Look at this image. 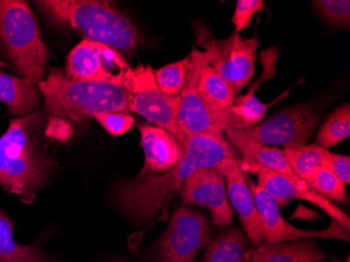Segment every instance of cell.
I'll list each match as a JSON object with an SVG mask.
<instances>
[{"label":"cell","instance_id":"23","mask_svg":"<svg viewBox=\"0 0 350 262\" xmlns=\"http://www.w3.org/2000/svg\"><path fill=\"white\" fill-rule=\"evenodd\" d=\"M282 151L295 174L304 182L329 163V151L320 145L299 146Z\"/></svg>","mask_w":350,"mask_h":262},{"label":"cell","instance_id":"15","mask_svg":"<svg viewBox=\"0 0 350 262\" xmlns=\"http://www.w3.org/2000/svg\"><path fill=\"white\" fill-rule=\"evenodd\" d=\"M219 170L225 176L230 204L237 212L243 231L254 246L262 244L265 242L262 222L247 186L241 157L226 161Z\"/></svg>","mask_w":350,"mask_h":262},{"label":"cell","instance_id":"14","mask_svg":"<svg viewBox=\"0 0 350 262\" xmlns=\"http://www.w3.org/2000/svg\"><path fill=\"white\" fill-rule=\"evenodd\" d=\"M249 171L256 173L258 186L272 196L279 208H284L293 200H306L321 208L332 220L349 232L350 220L345 213L329 200L312 190L302 179L286 176L263 167H252Z\"/></svg>","mask_w":350,"mask_h":262},{"label":"cell","instance_id":"3","mask_svg":"<svg viewBox=\"0 0 350 262\" xmlns=\"http://www.w3.org/2000/svg\"><path fill=\"white\" fill-rule=\"evenodd\" d=\"M38 88L46 116L45 135L54 139H68L70 123H83L96 114L131 112L125 86L72 80L60 68H51Z\"/></svg>","mask_w":350,"mask_h":262},{"label":"cell","instance_id":"12","mask_svg":"<svg viewBox=\"0 0 350 262\" xmlns=\"http://www.w3.org/2000/svg\"><path fill=\"white\" fill-rule=\"evenodd\" d=\"M247 183L262 222L265 242L276 244L294 241L299 238H338L349 241V232L346 231L335 220H332L328 228L320 231H308L293 226L282 218L280 208L271 195L267 194L258 185L252 182L251 179H247Z\"/></svg>","mask_w":350,"mask_h":262},{"label":"cell","instance_id":"16","mask_svg":"<svg viewBox=\"0 0 350 262\" xmlns=\"http://www.w3.org/2000/svg\"><path fill=\"white\" fill-rule=\"evenodd\" d=\"M144 165L137 175L162 173L178 163L183 155L182 144L167 130L144 124L139 127Z\"/></svg>","mask_w":350,"mask_h":262},{"label":"cell","instance_id":"21","mask_svg":"<svg viewBox=\"0 0 350 262\" xmlns=\"http://www.w3.org/2000/svg\"><path fill=\"white\" fill-rule=\"evenodd\" d=\"M251 244L243 228L234 226L211 239L202 262H249Z\"/></svg>","mask_w":350,"mask_h":262},{"label":"cell","instance_id":"26","mask_svg":"<svg viewBox=\"0 0 350 262\" xmlns=\"http://www.w3.org/2000/svg\"><path fill=\"white\" fill-rule=\"evenodd\" d=\"M306 184L327 200L344 202L346 200V187L341 179L330 168V163L317 171Z\"/></svg>","mask_w":350,"mask_h":262},{"label":"cell","instance_id":"27","mask_svg":"<svg viewBox=\"0 0 350 262\" xmlns=\"http://www.w3.org/2000/svg\"><path fill=\"white\" fill-rule=\"evenodd\" d=\"M312 3L318 14L329 25L349 29V0H316Z\"/></svg>","mask_w":350,"mask_h":262},{"label":"cell","instance_id":"30","mask_svg":"<svg viewBox=\"0 0 350 262\" xmlns=\"http://www.w3.org/2000/svg\"><path fill=\"white\" fill-rule=\"evenodd\" d=\"M330 168L344 184L350 183V157L329 153Z\"/></svg>","mask_w":350,"mask_h":262},{"label":"cell","instance_id":"6","mask_svg":"<svg viewBox=\"0 0 350 262\" xmlns=\"http://www.w3.org/2000/svg\"><path fill=\"white\" fill-rule=\"evenodd\" d=\"M154 72L149 65H139L126 75L124 86L129 92L131 112L167 130L184 145L185 137L178 125L180 98L163 94L155 82Z\"/></svg>","mask_w":350,"mask_h":262},{"label":"cell","instance_id":"24","mask_svg":"<svg viewBox=\"0 0 350 262\" xmlns=\"http://www.w3.org/2000/svg\"><path fill=\"white\" fill-rule=\"evenodd\" d=\"M349 135L350 105L342 104L322 124L317 135V143L327 149L348 139Z\"/></svg>","mask_w":350,"mask_h":262},{"label":"cell","instance_id":"31","mask_svg":"<svg viewBox=\"0 0 350 262\" xmlns=\"http://www.w3.org/2000/svg\"><path fill=\"white\" fill-rule=\"evenodd\" d=\"M12 65L5 61L0 60V68H11Z\"/></svg>","mask_w":350,"mask_h":262},{"label":"cell","instance_id":"1","mask_svg":"<svg viewBox=\"0 0 350 262\" xmlns=\"http://www.w3.org/2000/svg\"><path fill=\"white\" fill-rule=\"evenodd\" d=\"M178 163L162 173L135 175L116 186L113 196L120 208L135 222L154 218L187 179L198 169L217 168L238 157L224 133H210L189 137L183 145Z\"/></svg>","mask_w":350,"mask_h":262},{"label":"cell","instance_id":"17","mask_svg":"<svg viewBox=\"0 0 350 262\" xmlns=\"http://www.w3.org/2000/svg\"><path fill=\"white\" fill-rule=\"evenodd\" d=\"M278 58V50L269 49L262 52L261 61L263 64V73L258 81L252 84L247 94L236 96L233 106L231 108V119L230 125L236 129H249L260 123L265 118L267 110L272 104H265L256 96L257 88L263 81L274 77L276 62ZM228 127V126H227Z\"/></svg>","mask_w":350,"mask_h":262},{"label":"cell","instance_id":"25","mask_svg":"<svg viewBox=\"0 0 350 262\" xmlns=\"http://www.w3.org/2000/svg\"><path fill=\"white\" fill-rule=\"evenodd\" d=\"M191 68L190 55L178 62L171 63L155 70V82L163 94L168 96H180L188 78Z\"/></svg>","mask_w":350,"mask_h":262},{"label":"cell","instance_id":"8","mask_svg":"<svg viewBox=\"0 0 350 262\" xmlns=\"http://www.w3.org/2000/svg\"><path fill=\"white\" fill-rule=\"evenodd\" d=\"M198 31V42L204 47V50L200 51L196 47H192L190 72L180 96L178 125L185 141L194 135L218 131L222 133L221 128L210 114L198 92V81L200 72L206 65H211L214 59L213 49L206 38V27H200Z\"/></svg>","mask_w":350,"mask_h":262},{"label":"cell","instance_id":"32","mask_svg":"<svg viewBox=\"0 0 350 262\" xmlns=\"http://www.w3.org/2000/svg\"><path fill=\"white\" fill-rule=\"evenodd\" d=\"M115 262H125V260H116Z\"/></svg>","mask_w":350,"mask_h":262},{"label":"cell","instance_id":"20","mask_svg":"<svg viewBox=\"0 0 350 262\" xmlns=\"http://www.w3.org/2000/svg\"><path fill=\"white\" fill-rule=\"evenodd\" d=\"M0 103L5 104L10 116L15 118L36 112L40 104L38 84L0 70Z\"/></svg>","mask_w":350,"mask_h":262},{"label":"cell","instance_id":"2","mask_svg":"<svg viewBox=\"0 0 350 262\" xmlns=\"http://www.w3.org/2000/svg\"><path fill=\"white\" fill-rule=\"evenodd\" d=\"M46 123L44 110L37 109L12 119L0 137V187L27 205L34 202L57 167L45 150Z\"/></svg>","mask_w":350,"mask_h":262},{"label":"cell","instance_id":"7","mask_svg":"<svg viewBox=\"0 0 350 262\" xmlns=\"http://www.w3.org/2000/svg\"><path fill=\"white\" fill-rule=\"evenodd\" d=\"M211 241V228L200 211L184 205L155 244L151 262H194Z\"/></svg>","mask_w":350,"mask_h":262},{"label":"cell","instance_id":"9","mask_svg":"<svg viewBox=\"0 0 350 262\" xmlns=\"http://www.w3.org/2000/svg\"><path fill=\"white\" fill-rule=\"evenodd\" d=\"M131 68L113 47L83 39L68 54L64 74L72 80L124 86Z\"/></svg>","mask_w":350,"mask_h":262},{"label":"cell","instance_id":"18","mask_svg":"<svg viewBox=\"0 0 350 262\" xmlns=\"http://www.w3.org/2000/svg\"><path fill=\"white\" fill-rule=\"evenodd\" d=\"M198 92L210 114L224 133V129L230 125L235 92L211 65H206L200 72Z\"/></svg>","mask_w":350,"mask_h":262},{"label":"cell","instance_id":"19","mask_svg":"<svg viewBox=\"0 0 350 262\" xmlns=\"http://www.w3.org/2000/svg\"><path fill=\"white\" fill-rule=\"evenodd\" d=\"M328 258L312 238L262 244L250 250L249 262H321Z\"/></svg>","mask_w":350,"mask_h":262},{"label":"cell","instance_id":"13","mask_svg":"<svg viewBox=\"0 0 350 262\" xmlns=\"http://www.w3.org/2000/svg\"><path fill=\"white\" fill-rule=\"evenodd\" d=\"M184 205L208 209L216 226L232 224L234 210L228 198L225 176L217 168H202L191 175L180 190Z\"/></svg>","mask_w":350,"mask_h":262},{"label":"cell","instance_id":"4","mask_svg":"<svg viewBox=\"0 0 350 262\" xmlns=\"http://www.w3.org/2000/svg\"><path fill=\"white\" fill-rule=\"evenodd\" d=\"M35 5L57 25L72 27L86 40L102 43L123 54L141 44L133 21L106 0H40Z\"/></svg>","mask_w":350,"mask_h":262},{"label":"cell","instance_id":"11","mask_svg":"<svg viewBox=\"0 0 350 262\" xmlns=\"http://www.w3.org/2000/svg\"><path fill=\"white\" fill-rule=\"evenodd\" d=\"M206 38L214 51L212 68L237 94L249 83L255 72L258 39H243L239 33L234 31L227 39L219 40L213 38L208 31Z\"/></svg>","mask_w":350,"mask_h":262},{"label":"cell","instance_id":"28","mask_svg":"<svg viewBox=\"0 0 350 262\" xmlns=\"http://www.w3.org/2000/svg\"><path fill=\"white\" fill-rule=\"evenodd\" d=\"M94 120L111 137H117L129 133L135 124V118L129 112H106L94 114Z\"/></svg>","mask_w":350,"mask_h":262},{"label":"cell","instance_id":"33","mask_svg":"<svg viewBox=\"0 0 350 262\" xmlns=\"http://www.w3.org/2000/svg\"><path fill=\"white\" fill-rule=\"evenodd\" d=\"M346 262H350V258H349V256H348V257H347V261H346Z\"/></svg>","mask_w":350,"mask_h":262},{"label":"cell","instance_id":"29","mask_svg":"<svg viewBox=\"0 0 350 262\" xmlns=\"http://www.w3.org/2000/svg\"><path fill=\"white\" fill-rule=\"evenodd\" d=\"M265 9L262 0H238L232 23L236 31H243L251 25L254 16Z\"/></svg>","mask_w":350,"mask_h":262},{"label":"cell","instance_id":"22","mask_svg":"<svg viewBox=\"0 0 350 262\" xmlns=\"http://www.w3.org/2000/svg\"><path fill=\"white\" fill-rule=\"evenodd\" d=\"M15 224L0 210V262H52L34 244H21L13 237Z\"/></svg>","mask_w":350,"mask_h":262},{"label":"cell","instance_id":"5","mask_svg":"<svg viewBox=\"0 0 350 262\" xmlns=\"http://www.w3.org/2000/svg\"><path fill=\"white\" fill-rule=\"evenodd\" d=\"M0 49L23 78L37 84L43 80L50 51L25 1L0 0Z\"/></svg>","mask_w":350,"mask_h":262},{"label":"cell","instance_id":"10","mask_svg":"<svg viewBox=\"0 0 350 262\" xmlns=\"http://www.w3.org/2000/svg\"><path fill=\"white\" fill-rule=\"evenodd\" d=\"M320 114L310 104H301L281 110L249 129L245 135L269 147L291 148L306 145L314 135Z\"/></svg>","mask_w":350,"mask_h":262}]
</instances>
